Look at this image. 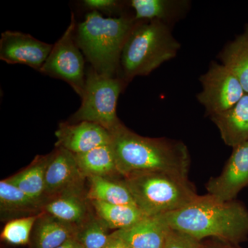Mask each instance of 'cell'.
<instances>
[{
  "label": "cell",
  "instance_id": "6da1fadb",
  "mask_svg": "<svg viewBox=\"0 0 248 248\" xmlns=\"http://www.w3.org/2000/svg\"><path fill=\"white\" fill-rule=\"evenodd\" d=\"M110 135L117 172L123 179L153 172L188 176L190 153L182 141L141 136L123 124Z\"/></svg>",
  "mask_w": 248,
  "mask_h": 248
},
{
  "label": "cell",
  "instance_id": "7a4b0ae2",
  "mask_svg": "<svg viewBox=\"0 0 248 248\" xmlns=\"http://www.w3.org/2000/svg\"><path fill=\"white\" fill-rule=\"evenodd\" d=\"M164 216L171 229L200 241L212 237L237 245L248 237V210L236 200L221 202L208 194L200 195L187 206Z\"/></svg>",
  "mask_w": 248,
  "mask_h": 248
},
{
  "label": "cell",
  "instance_id": "3957f363",
  "mask_svg": "<svg viewBox=\"0 0 248 248\" xmlns=\"http://www.w3.org/2000/svg\"><path fill=\"white\" fill-rule=\"evenodd\" d=\"M138 22L135 17H104L97 11H91L77 25V45L94 71L117 77L124 45Z\"/></svg>",
  "mask_w": 248,
  "mask_h": 248
},
{
  "label": "cell",
  "instance_id": "277c9868",
  "mask_svg": "<svg viewBox=\"0 0 248 248\" xmlns=\"http://www.w3.org/2000/svg\"><path fill=\"white\" fill-rule=\"evenodd\" d=\"M181 44L169 24L161 21H138L129 35L121 56L123 79L146 76L162 63L175 58Z\"/></svg>",
  "mask_w": 248,
  "mask_h": 248
},
{
  "label": "cell",
  "instance_id": "5b68a950",
  "mask_svg": "<svg viewBox=\"0 0 248 248\" xmlns=\"http://www.w3.org/2000/svg\"><path fill=\"white\" fill-rule=\"evenodd\" d=\"M123 181L147 217L177 211L200 197L188 177L170 173H147Z\"/></svg>",
  "mask_w": 248,
  "mask_h": 248
},
{
  "label": "cell",
  "instance_id": "8992f818",
  "mask_svg": "<svg viewBox=\"0 0 248 248\" xmlns=\"http://www.w3.org/2000/svg\"><path fill=\"white\" fill-rule=\"evenodd\" d=\"M125 82L123 78L104 76L91 67L86 74L81 106L68 122H92L110 133L115 131L122 124L117 117V104Z\"/></svg>",
  "mask_w": 248,
  "mask_h": 248
},
{
  "label": "cell",
  "instance_id": "52a82bcc",
  "mask_svg": "<svg viewBox=\"0 0 248 248\" xmlns=\"http://www.w3.org/2000/svg\"><path fill=\"white\" fill-rule=\"evenodd\" d=\"M76 27L73 14L70 25L61 38L53 45L40 72L46 76L66 81L81 97L84 93L86 73L82 52L75 38Z\"/></svg>",
  "mask_w": 248,
  "mask_h": 248
},
{
  "label": "cell",
  "instance_id": "ba28073f",
  "mask_svg": "<svg viewBox=\"0 0 248 248\" xmlns=\"http://www.w3.org/2000/svg\"><path fill=\"white\" fill-rule=\"evenodd\" d=\"M200 81L202 90L197 98L210 117L229 110L246 94L236 77L215 62L201 76Z\"/></svg>",
  "mask_w": 248,
  "mask_h": 248
},
{
  "label": "cell",
  "instance_id": "9c48e42d",
  "mask_svg": "<svg viewBox=\"0 0 248 248\" xmlns=\"http://www.w3.org/2000/svg\"><path fill=\"white\" fill-rule=\"evenodd\" d=\"M86 179L74 154L63 148H56L51 153L46 172L45 203L66 194L83 195Z\"/></svg>",
  "mask_w": 248,
  "mask_h": 248
},
{
  "label": "cell",
  "instance_id": "30bf717a",
  "mask_svg": "<svg viewBox=\"0 0 248 248\" xmlns=\"http://www.w3.org/2000/svg\"><path fill=\"white\" fill-rule=\"evenodd\" d=\"M248 186V141L233 148L231 157L217 177L205 185L208 195L221 202L236 200L241 190Z\"/></svg>",
  "mask_w": 248,
  "mask_h": 248
},
{
  "label": "cell",
  "instance_id": "8fae6325",
  "mask_svg": "<svg viewBox=\"0 0 248 248\" xmlns=\"http://www.w3.org/2000/svg\"><path fill=\"white\" fill-rule=\"evenodd\" d=\"M53 47L29 34L6 31L0 40V60L9 64L27 65L40 71Z\"/></svg>",
  "mask_w": 248,
  "mask_h": 248
},
{
  "label": "cell",
  "instance_id": "7c38bea8",
  "mask_svg": "<svg viewBox=\"0 0 248 248\" xmlns=\"http://www.w3.org/2000/svg\"><path fill=\"white\" fill-rule=\"evenodd\" d=\"M56 148L81 154L97 147L110 144V133L98 124L89 122L60 124L55 132Z\"/></svg>",
  "mask_w": 248,
  "mask_h": 248
},
{
  "label": "cell",
  "instance_id": "4fadbf2b",
  "mask_svg": "<svg viewBox=\"0 0 248 248\" xmlns=\"http://www.w3.org/2000/svg\"><path fill=\"white\" fill-rule=\"evenodd\" d=\"M170 228L164 215L146 217L136 224L111 233L130 248H164Z\"/></svg>",
  "mask_w": 248,
  "mask_h": 248
},
{
  "label": "cell",
  "instance_id": "5bb4252c",
  "mask_svg": "<svg viewBox=\"0 0 248 248\" xmlns=\"http://www.w3.org/2000/svg\"><path fill=\"white\" fill-rule=\"evenodd\" d=\"M210 118L227 146L234 148L248 141V94L229 110Z\"/></svg>",
  "mask_w": 248,
  "mask_h": 248
},
{
  "label": "cell",
  "instance_id": "9a60e30c",
  "mask_svg": "<svg viewBox=\"0 0 248 248\" xmlns=\"http://www.w3.org/2000/svg\"><path fill=\"white\" fill-rule=\"evenodd\" d=\"M78 226L42 212L32 230L34 248H56L76 238Z\"/></svg>",
  "mask_w": 248,
  "mask_h": 248
},
{
  "label": "cell",
  "instance_id": "2e32d148",
  "mask_svg": "<svg viewBox=\"0 0 248 248\" xmlns=\"http://www.w3.org/2000/svg\"><path fill=\"white\" fill-rule=\"evenodd\" d=\"M44 203L32 199L6 179L0 182V210L1 218L16 219L39 215Z\"/></svg>",
  "mask_w": 248,
  "mask_h": 248
},
{
  "label": "cell",
  "instance_id": "e0dca14e",
  "mask_svg": "<svg viewBox=\"0 0 248 248\" xmlns=\"http://www.w3.org/2000/svg\"><path fill=\"white\" fill-rule=\"evenodd\" d=\"M51 153L38 155L25 169L6 180L34 200L45 204L46 172Z\"/></svg>",
  "mask_w": 248,
  "mask_h": 248
},
{
  "label": "cell",
  "instance_id": "ac0fdd59",
  "mask_svg": "<svg viewBox=\"0 0 248 248\" xmlns=\"http://www.w3.org/2000/svg\"><path fill=\"white\" fill-rule=\"evenodd\" d=\"M86 200V197L79 194L58 196L45 202L43 211L79 226L91 215Z\"/></svg>",
  "mask_w": 248,
  "mask_h": 248
},
{
  "label": "cell",
  "instance_id": "d6986e66",
  "mask_svg": "<svg viewBox=\"0 0 248 248\" xmlns=\"http://www.w3.org/2000/svg\"><path fill=\"white\" fill-rule=\"evenodd\" d=\"M74 155L79 169L86 178H113L114 176H120L110 144L97 147L86 153Z\"/></svg>",
  "mask_w": 248,
  "mask_h": 248
},
{
  "label": "cell",
  "instance_id": "ffe728a7",
  "mask_svg": "<svg viewBox=\"0 0 248 248\" xmlns=\"http://www.w3.org/2000/svg\"><path fill=\"white\" fill-rule=\"evenodd\" d=\"M130 4L137 21L156 19L169 24L184 14L188 3L176 0H133Z\"/></svg>",
  "mask_w": 248,
  "mask_h": 248
},
{
  "label": "cell",
  "instance_id": "44dd1931",
  "mask_svg": "<svg viewBox=\"0 0 248 248\" xmlns=\"http://www.w3.org/2000/svg\"><path fill=\"white\" fill-rule=\"evenodd\" d=\"M86 197L89 201H98L113 205H136L133 196L124 181L112 178L91 177Z\"/></svg>",
  "mask_w": 248,
  "mask_h": 248
},
{
  "label": "cell",
  "instance_id": "7402d4cb",
  "mask_svg": "<svg viewBox=\"0 0 248 248\" xmlns=\"http://www.w3.org/2000/svg\"><path fill=\"white\" fill-rule=\"evenodd\" d=\"M222 64L239 80L248 94V26L241 35L230 42L219 54Z\"/></svg>",
  "mask_w": 248,
  "mask_h": 248
},
{
  "label": "cell",
  "instance_id": "603a6c76",
  "mask_svg": "<svg viewBox=\"0 0 248 248\" xmlns=\"http://www.w3.org/2000/svg\"><path fill=\"white\" fill-rule=\"evenodd\" d=\"M96 215L107 223L110 230L125 229L136 224L147 217L137 205H113L89 201Z\"/></svg>",
  "mask_w": 248,
  "mask_h": 248
},
{
  "label": "cell",
  "instance_id": "cb8c5ba5",
  "mask_svg": "<svg viewBox=\"0 0 248 248\" xmlns=\"http://www.w3.org/2000/svg\"><path fill=\"white\" fill-rule=\"evenodd\" d=\"M109 230L99 217L91 215L78 226L76 238L84 248H104L110 240Z\"/></svg>",
  "mask_w": 248,
  "mask_h": 248
},
{
  "label": "cell",
  "instance_id": "d4e9b609",
  "mask_svg": "<svg viewBox=\"0 0 248 248\" xmlns=\"http://www.w3.org/2000/svg\"><path fill=\"white\" fill-rule=\"evenodd\" d=\"M39 215L10 220L4 227L1 239L9 244L17 246L27 244Z\"/></svg>",
  "mask_w": 248,
  "mask_h": 248
},
{
  "label": "cell",
  "instance_id": "484cf974",
  "mask_svg": "<svg viewBox=\"0 0 248 248\" xmlns=\"http://www.w3.org/2000/svg\"><path fill=\"white\" fill-rule=\"evenodd\" d=\"M164 248H204L198 240L170 229Z\"/></svg>",
  "mask_w": 248,
  "mask_h": 248
},
{
  "label": "cell",
  "instance_id": "4316f807",
  "mask_svg": "<svg viewBox=\"0 0 248 248\" xmlns=\"http://www.w3.org/2000/svg\"><path fill=\"white\" fill-rule=\"evenodd\" d=\"M84 7L91 11L111 14L120 9V3L115 0H84Z\"/></svg>",
  "mask_w": 248,
  "mask_h": 248
},
{
  "label": "cell",
  "instance_id": "83f0119b",
  "mask_svg": "<svg viewBox=\"0 0 248 248\" xmlns=\"http://www.w3.org/2000/svg\"><path fill=\"white\" fill-rule=\"evenodd\" d=\"M104 248H130L128 245L119 238L115 237L110 234V240Z\"/></svg>",
  "mask_w": 248,
  "mask_h": 248
},
{
  "label": "cell",
  "instance_id": "f1b7e54d",
  "mask_svg": "<svg viewBox=\"0 0 248 248\" xmlns=\"http://www.w3.org/2000/svg\"><path fill=\"white\" fill-rule=\"evenodd\" d=\"M56 248H84L81 243L77 239V238H73L68 240L66 242L63 243L61 246Z\"/></svg>",
  "mask_w": 248,
  "mask_h": 248
},
{
  "label": "cell",
  "instance_id": "f546056e",
  "mask_svg": "<svg viewBox=\"0 0 248 248\" xmlns=\"http://www.w3.org/2000/svg\"><path fill=\"white\" fill-rule=\"evenodd\" d=\"M208 248H217V247H210Z\"/></svg>",
  "mask_w": 248,
  "mask_h": 248
}]
</instances>
